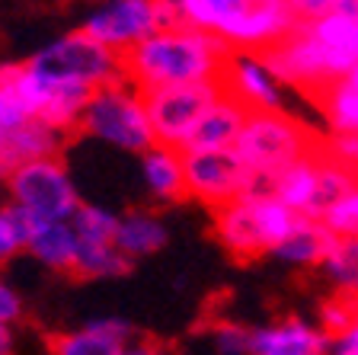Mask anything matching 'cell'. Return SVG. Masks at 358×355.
<instances>
[{"mask_svg": "<svg viewBox=\"0 0 358 355\" xmlns=\"http://www.w3.org/2000/svg\"><path fill=\"white\" fill-rule=\"evenodd\" d=\"M134 336V326L122 317H96L80 330L55 333L48 340L52 355H119Z\"/></svg>", "mask_w": 358, "mask_h": 355, "instance_id": "obj_13", "label": "cell"}, {"mask_svg": "<svg viewBox=\"0 0 358 355\" xmlns=\"http://www.w3.org/2000/svg\"><path fill=\"white\" fill-rule=\"evenodd\" d=\"M0 355H13V330L0 326Z\"/></svg>", "mask_w": 358, "mask_h": 355, "instance_id": "obj_32", "label": "cell"}, {"mask_svg": "<svg viewBox=\"0 0 358 355\" xmlns=\"http://www.w3.org/2000/svg\"><path fill=\"white\" fill-rule=\"evenodd\" d=\"M320 154H323V144L313 154L301 157V160L288 163L285 170L272 173V195L301 218H310V205H313V195H317V179H320Z\"/></svg>", "mask_w": 358, "mask_h": 355, "instance_id": "obj_17", "label": "cell"}, {"mask_svg": "<svg viewBox=\"0 0 358 355\" xmlns=\"http://www.w3.org/2000/svg\"><path fill=\"white\" fill-rule=\"evenodd\" d=\"M38 224H42L38 218H32L26 208L13 205V202L0 208V266H7L10 259H16L26 250V240Z\"/></svg>", "mask_w": 358, "mask_h": 355, "instance_id": "obj_22", "label": "cell"}, {"mask_svg": "<svg viewBox=\"0 0 358 355\" xmlns=\"http://www.w3.org/2000/svg\"><path fill=\"white\" fill-rule=\"evenodd\" d=\"M26 64L32 71H38L42 77L80 83V87H90V90L109 87V83L125 77L122 74V55H115L103 42H96V39H90L83 29L52 39L45 48L29 55Z\"/></svg>", "mask_w": 358, "mask_h": 355, "instance_id": "obj_6", "label": "cell"}, {"mask_svg": "<svg viewBox=\"0 0 358 355\" xmlns=\"http://www.w3.org/2000/svg\"><path fill=\"white\" fill-rule=\"evenodd\" d=\"M131 266L134 263L112 240H80L77 244L74 275L80 279H122Z\"/></svg>", "mask_w": 358, "mask_h": 355, "instance_id": "obj_20", "label": "cell"}, {"mask_svg": "<svg viewBox=\"0 0 358 355\" xmlns=\"http://www.w3.org/2000/svg\"><path fill=\"white\" fill-rule=\"evenodd\" d=\"M333 336L304 317H282L253 326L250 355H329Z\"/></svg>", "mask_w": 358, "mask_h": 355, "instance_id": "obj_11", "label": "cell"}, {"mask_svg": "<svg viewBox=\"0 0 358 355\" xmlns=\"http://www.w3.org/2000/svg\"><path fill=\"white\" fill-rule=\"evenodd\" d=\"M339 237L327 228L323 218H298V224L291 228V234L275 246L272 256H278L288 266H323L329 253L336 250Z\"/></svg>", "mask_w": 358, "mask_h": 355, "instance_id": "obj_15", "label": "cell"}, {"mask_svg": "<svg viewBox=\"0 0 358 355\" xmlns=\"http://www.w3.org/2000/svg\"><path fill=\"white\" fill-rule=\"evenodd\" d=\"M298 218L275 195H240L215 211V237L234 259H256L275 253Z\"/></svg>", "mask_w": 358, "mask_h": 355, "instance_id": "obj_3", "label": "cell"}, {"mask_svg": "<svg viewBox=\"0 0 358 355\" xmlns=\"http://www.w3.org/2000/svg\"><path fill=\"white\" fill-rule=\"evenodd\" d=\"M119 355H173V352L154 340H131Z\"/></svg>", "mask_w": 358, "mask_h": 355, "instance_id": "obj_31", "label": "cell"}, {"mask_svg": "<svg viewBox=\"0 0 358 355\" xmlns=\"http://www.w3.org/2000/svg\"><path fill=\"white\" fill-rule=\"evenodd\" d=\"M170 240L166 221L148 208H134L119 215V228H115V246L125 253L128 259H148L154 253H160Z\"/></svg>", "mask_w": 358, "mask_h": 355, "instance_id": "obj_19", "label": "cell"}, {"mask_svg": "<svg viewBox=\"0 0 358 355\" xmlns=\"http://www.w3.org/2000/svg\"><path fill=\"white\" fill-rule=\"evenodd\" d=\"M323 148L333 160L358 173V134H329V138H323Z\"/></svg>", "mask_w": 358, "mask_h": 355, "instance_id": "obj_28", "label": "cell"}, {"mask_svg": "<svg viewBox=\"0 0 358 355\" xmlns=\"http://www.w3.org/2000/svg\"><path fill=\"white\" fill-rule=\"evenodd\" d=\"M186 170V199L208 205L211 211L250 195L253 170L237 157V151H182Z\"/></svg>", "mask_w": 358, "mask_h": 355, "instance_id": "obj_9", "label": "cell"}, {"mask_svg": "<svg viewBox=\"0 0 358 355\" xmlns=\"http://www.w3.org/2000/svg\"><path fill=\"white\" fill-rule=\"evenodd\" d=\"M141 183L148 195L160 205L186 199V170H182V151L154 144L141 154Z\"/></svg>", "mask_w": 358, "mask_h": 355, "instance_id": "obj_18", "label": "cell"}, {"mask_svg": "<svg viewBox=\"0 0 358 355\" xmlns=\"http://www.w3.org/2000/svg\"><path fill=\"white\" fill-rule=\"evenodd\" d=\"M77 237L80 240H112L115 244V228H119V215L109 211L103 205H93V202H83L77 208V215L71 218Z\"/></svg>", "mask_w": 358, "mask_h": 355, "instance_id": "obj_24", "label": "cell"}, {"mask_svg": "<svg viewBox=\"0 0 358 355\" xmlns=\"http://www.w3.org/2000/svg\"><path fill=\"white\" fill-rule=\"evenodd\" d=\"M80 29L115 55H125L164 29V10L160 0H106L83 16Z\"/></svg>", "mask_w": 358, "mask_h": 355, "instance_id": "obj_10", "label": "cell"}, {"mask_svg": "<svg viewBox=\"0 0 358 355\" xmlns=\"http://www.w3.org/2000/svg\"><path fill=\"white\" fill-rule=\"evenodd\" d=\"M7 193L13 205L26 208L38 221H71L83 205L74 176L61 157H42L16 167L7 173Z\"/></svg>", "mask_w": 358, "mask_h": 355, "instance_id": "obj_8", "label": "cell"}, {"mask_svg": "<svg viewBox=\"0 0 358 355\" xmlns=\"http://www.w3.org/2000/svg\"><path fill=\"white\" fill-rule=\"evenodd\" d=\"M227 93L221 81H199V83H176V87H154L141 90L144 109L154 141L160 148L182 151L199 118Z\"/></svg>", "mask_w": 358, "mask_h": 355, "instance_id": "obj_7", "label": "cell"}, {"mask_svg": "<svg viewBox=\"0 0 358 355\" xmlns=\"http://www.w3.org/2000/svg\"><path fill=\"white\" fill-rule=\"evenodd\" d=\"M320 269L333 281L336 291L358 298V237H339L336 250L329 253V259Z\"/></svg>", "mask_w": 358, "mask_h": 355, "instance_id": "obj_23", "label": "cell"}, {"mask_svg": "<svg viewBox=\"0 0 358 355\" xmlns=\"http://www.w3.org/2000/svg\"><path fill=\"white\" fill-rule=\"evenodd\" d=\"M323 221L336 237H358V186L329 208Z\"/></svg>", "mask_w": 358, "mask_h": 355, "instance_id": "obj_26", "label": "cell"}, {"mask_svg": "<svg viewBox=\"0 0 358 355\" xmlns=\"http://www.w3.org/2000/svg\"><path fill=\"white\" fill-rule=\"evenodd\" d=\"M32 118L36 116L26 109V103L16 93V61L0 64V154Z\"/></svg>", "mask_w": 358, "mask_h": 355, "instance_id": "obj_21", "label": "cell"}, {"mask_svg": "<svg viewBox=\"0 0 358 355\" xmlns=\"http://www.w3.org/2000/svg\"><path fill=\"white\" fill-rule=\"evenodd\" d=\"M77 132L87 134V138L103 141V144H112V148L125 151V154H138V157L157 144L154 132H150V122H148L141 90L134 87V83H128L125 77L109 83V87L93 90Z\"/></svg>", "mask_w": 358, "mask_h": 355, "instance_id": "obj_5", "label": "cell"}, {"mask_svg": "<svg viewBox=\"0 0 358 355\" xmlns=\"http://www.w3.org/2000/svg\"><path fill=\"white\" fill-rule=\"evenodd\" d=\"M224 87L246 109H282V87L256 52H234L224 71Z\"/></svg>", "mask_w": 358, "mask_h": 355, "instance_id": "obj_12", "label": "cell"}, {"mask_svg": "<svg viewBox=\"0 0 358 355\" xmlns=\"http://www.w3.org/2000/svg\"><path fill=\"white\" fill-rule=\"evenodd\" d=\"M20 320H22V298H20V291L0 275V326H10V330H13Z\"/></svg>", "mask_w": 358, "mask_h": 355, "instance_id": "obj_29", "label": "cell"}, {"mask_svg": "<svg viewBox=\"0 0 358 355\" xmlns=\"http://www.w3.org/2000/svg\"><path fill=\"white\" fill-rule=\"evenodd\" d=\"M0 179H7V176H3V170H0Z\"/></svg>", "mask_w": 358, "mask_h": 355, "instance_id": "obj_33", "label": "cell"}, {"mask_svg": "<svg viewBox=\"0 0 358 355\" xmlns=\"http://www.w3.org/2000/svg\"><path fill=\"white\" fill-rule=\"evenodd\" d=\"M77 230L71 221H42L26 240V253L48 272L74 275L77 263Z\"/></svg>", "mask_w": 358, "mask_h": 355, "instance_id": "obj_16", "label": "cell"}, {"mask_svg": "<svg viewBox=\"0 0 358 355\" xmlns=\"http://www.w3.org/2000/svg\"><path fill=\"white\" fill-rule=\"evenodd\" d=\"M320 144L323 134L285 109H250L234 151L253 173H278L288 163L313 154Z\"/></svg>", "mask_w": 358, "mask_h": 355, "instance_id": "obj_4", "label": "cell"}, {"mask_svg": "<svg viewBox=\"0 0 358 355\" xmlns=\"http://www.w3.org/2000/svg\"><path fill=\"white\" fill-rule=\"evenodd\" d=\"M317 323H320L329 336H339L343 330L355 326L358 323V298L345 295V291H333V295L320 304Z\"/></svg>", "mask_w": 358, "mask_h": 355, "instance_id": "obj_25", "label": "cell"}, {"mask_svg": "<svg viewBox=\"0 0 358 355\" xmlns=\"http://www.w3.org/2000/svg\"><path fill=\"white\" fill-rule=\"evenodd\" d=\"M329 355H358V323L343 330L339 336H333V349Z\"/></svg>", "mask_w": 358, "mask_h": 355, "instance_id": "obj_30", "label": "cell"}, {"mask_svg": "<svg viewBox=\"0 0 358 355\" xmlns=\"http://www.w3.org/2000/svg\"><path fill=\"white\" fill-rule=\"evenodd\" d=\"M250 333H253V326L221 320L211 336H215V349L221 355H250Z\"/></svg>", "mask_w": 358, "mask_h": 355, "instance_id": "obj_27", "label": "cell"}, {"mask_svg": "<svg viewBox=\"0 0 358 355\" xmlns=\"http://www.w3.org/2000/svg\"><path fill=\"white\" fill-rule=\"evenodd\" d=\"M182 26L224 39L234 52L262 55L298 29L288 0H176Z\"/></svg>", "mask_w": 358, "mask_h": 355, "instance_id": "obj_2", "label": "cell"}, {"mask_svg": "<svg viewBox=\"0 0 358 355\" xmlns=\"http://www.w3.org/2000/svg\"><path fill=\"white\" fill-rule=\"evenodd\" d=\"M246 116H250V109H246L240 99H234L231 93H224V97L199 118V125L192 128V134H189L182 151H231L234 144H237L240 132H243Z\"/></svg>", "mask_w": 358, "mask_h": 355, "instance_id": "obj_14", "label": "cell"}, {"mask_svg": "<svg viewBox=\"0 0 358 355\" xmlns=\"http://www.w3.org/2000/svg\"><path fill=\"white\" fill-rule=\"evenodd\" d=\"M231 58L234 48L224 39L192 26H173L128 48L122 55V74L138 90L221 81Z\"/></svg>", "mask_w": 358, "mask_h": 355, "instance_id": "obj_1", "label": "cell"}]
</instances>
